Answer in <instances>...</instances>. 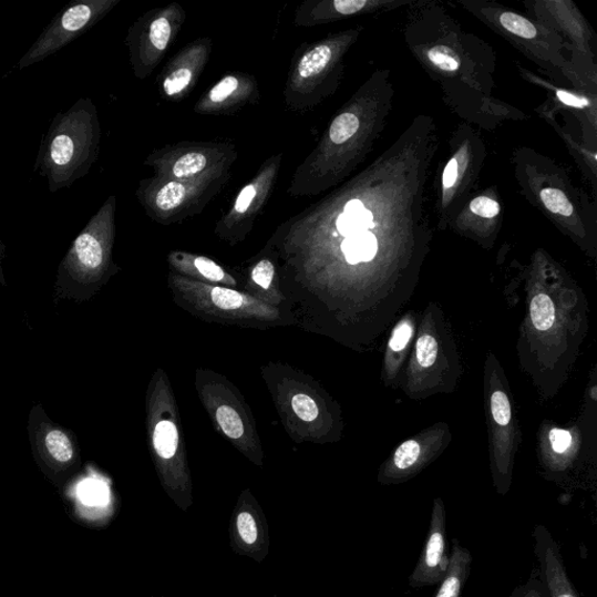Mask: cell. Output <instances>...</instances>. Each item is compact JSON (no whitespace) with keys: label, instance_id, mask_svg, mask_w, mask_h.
Listing matches in <instances>:
<instances>
[{"label":"cell","instance_id":"1","mask_svg":"<svg viewBox=\"0 0 597 597\" xmlns=\"http://www.w3.org/2000/svg\"><path fill=\"white\" fill-rule=\"evenodd\" d=\"M101 138L95 103L80 99L52 121L41 141L34 171L47 179L50 192L70 188L96 163Z\"/></svg>","mask_w":597,"mask_h":597},{"label":"cell","instance_id":"2","mask_svg":"<svg viewBox=\"0 0 597 597\" xmlns=\"http://www.w3.org/2000/svg\"><path fill=\"white\" fill-rule=\"evenodd\" d=\"M351 33L303 42L295 52L284 86V105L295 114H306L333 90L341 58L350 45Z\"/></svg>","mask_w":597,"mask_h":597},{"label":"cell","instance_id":"3","mask_svg":"<svg viewBox=\"0 0 597 597\" xmlns=\"http://www.w3.org/2000/svg\"><path fill=\"white\" fill-rule=\"evenodd\" d=\"M230 179L231 172L208 175L193 182L153 175L141 181L136 197L153 223L172 226L200 215Z\"/></svg>","mask_w":597,"mask_h":597},{"label":"cell","instance_id":"4","mask_svg":"<svg viewBox=\"0 0 597 597\" xmlns=\"http://www.w3.org/2000/svg\"><path fill=\"white\" fill-rule=\"evenodd\" d=\"M186 19V10L174 2L145 12L128 28L125 45L136 79L145 80L159 68Z\"/></svg>","mask_w":597,"mask_h":597},{"label":"cell","instance_id":"5","mask_svg":"<svg viewBox=\"0 0 597 597\" xmlns=\"http://www.w3.org/2000/svg\"><path fill=\"white\" fill-rule=\"evenodd\" d=\"M237 158L230 142H179L152 151L144 165L163 178L193 182L231 172Z\"/></svg>","mask_w":597,"mask_h":597},{"label":"cell","instance_id":"6","mask_svg":"<svg viewBox=\"0 0 597 597\" xmlns=\"http://www.w3.org/2000/svg\"><path fill=\"white\" fill-rule=\"evenodd\" d=\"M173 289L196 311L230 320L272 322L279 318L277 308L229 287L196 281L171 275Z\"/></svg>","mask_w":597,"mask_h":597},{"label":"cell","instance_id":"7","mask_svg":"<svg viewBox=\"0 0 597 597\" xmlns=\"http://www.w3.org/2000/svg\"><path fill=\"white\" fill-rule=\"evenodd\" d=\"M121 0H79L59 12L31 49L20 59L19 70L45 60L94 29Z\"/></svg>","mask_w":597,"mask_h":597},{"label":"cell","instance_id":"8","mask_svg":"<svg viewBox=\"0 0 597 597\" xmlns=\"http://www.w3.org/2000/svg\"><path fill=\"white\" fill-rule=\"evenodd\" d=\"M282 158L284 153L280 152L263 163L254 178L238 192L228 212L218 219L216 236L230 245L249 236L276 189Z\"/></svg>","mask_w":597,"mask_h":597},{"label":"cell","instance_id":"9","mask_svg":"<svg viewBox=\"0 0 597 597\" xmlns=\"http://www.w3.org/2000/svg\"><path fill=\"white\" fill-rule=\"evenodd\" d=\"M213 49V39L203 37L176 53L158 78L161 96L169 102H179L189 96L210 61Z\"/></svg>","mask_w":597,"mask_h":597},{"label":"cell","instance_id":"10","mask_svg":"<svg viewBox=\"0 0 597 597\" xmlns=\"http://www.w3.org/2000/svg\"><path fill=\"white\" fill-rule=\"evenodd\" d=\"M450 555L446 507L444 502L436 498L424 549L410 577L411 588L420 589L439 585L449 570Z\"/></svg>","mask_w":597,"mask_h":597},{"label":"cell","instance_id":"11","mask_svg":"<svg viewBox=\"0 0 597 597\" xmlns=\"http://www.w3.org/2000/svg\"><path fill=\"white\" fill-rule=\"evenodd\" d=\"M260 101L257 79L248 73L230 72L219 79L194 105L202 116H230Z\"/></svg>","mask_w":597,"mask_h":597},{"label":"cell","instance_id":"12","mask_svg":"<svg viewBox=\"0 0 597 597\" xmlns=\"http://www.w3.org/2000/svg\"><path fill=\"white\" fill-rule=\"evenodd\" d=\"M535 555L539 564V579L547 597H580L567 573L558 543L544 525L534 531Z\"/></svg>","mask_w":597,"mask_h":597},{"label":"cell","instance_id":"13","mask_svg":"<svg viewBox=\"0 0 597 597\" xmlns=\"http://www.w3.org/2000/svg\"><path fill=\"white\" fill-rule=\"evenodd\" d=\"M257 508L249 503L237 506L231 521L230 541L236 553L260 563L268 556L269 534L267 521Z\"/></svg>","mask_w":597,"mask_h":597},{"label":"cell","instance_id":"14","mask_svg":"<svg viewBox=\"0 0 597 597\" xmlns=\"http://www.w3.org/2000/svg\"><path fill=\"white\" fill-rule=\"evenodd\" d=\"M368 0H306L295 12V25L311 29L372 7Z\"/></svg>","mask_w":597,"mask_h":597},{"label":"cell","instance_id":"15","mask_svg":"<svg viewBox=\"0 0 597 597\" xmlns=\"http://www.w3.org/2000/svg\"><path fill=\"white\" fill-rule=\"evenodd\" d=\"M168 263L171 268L183 277L210 285L237 286L236 279L208 257L172 251L168 255Z\"/></svg>","mask_w":597,"mask_h":597},{"label":"cell","instance_id":"16","mask_svg":"<svg viewBox=\"0 0 597 597\" xmlns=\"http://www.w3.org/2000/svg\"><path fill=\"white\" fill-rule=\"evenodd\" d=\"M472 563L471 550L463 547L457 539H453L449 570L439 584L434 597H461L471 575Z\"/></svg>","mask_w":597,"mask_h":597},{"label":"cell","instance_id":"17","mask_svg":"<svg viewBox=\"0 0 597 597\" xmlns=\"http://www.w3.org/2000/svg\"><path fill=\"white\" fill-rule=\"evenodd\" d=\"M373 215L364 207L359 198H351L334 218L338 235L346 238L352 235L367 233L373 228Z\"/></svg>","mask_w":597,"mask_h":597},{"label":"cell","instance_id":"18","mask_svg":"<svg viewBox=\"0 0 597 597\" xmlns=\"http://www.w3.org/2000/svg\"><path fill=\"white\" fill-rule=\"evenodd\" d=\"M378 250V238L370 231L346 237L341 243V251L350 265L372 260Z\"/></svg>","mask_w":597,"mask_h":597},{"label":"cell","instance_id":"19","mask_svg":"<svg viewBox=\"0 0 597 597\" xmlns=\"http://www.w3.org/2000/svg\"><path fill=\"white\" fill-rule=\"evenodd\" d=\"M215 418L218 426L224 433L233 439L240 440L246 435V424L241 415L230 405H219L216 409Z\"/></svg>","mask_w":597,"mask_h":597},{"label":"cell","instance_id":"20","mask_svg":"<svg viewBox=\"0 0 597 597\" xmlns=\"http://www.w3.org/2000/svg\"><path fill=\"white\" fill-rule=\"evenodd\" d=\"M531 319L534 326L541 330H548L556 321V309L550 298L546 295H537L529 306Z\"/></svg>","mask_w":597,"mask_h":597},{"label":"cell","instance_id":"21","mask_svg":"<svg viewBox=\"0 0 597 597\" xmlns=\"http://www.w3.org/2000/svg\"><path fill=\"white\" fill-rule=\"evenodd\" d=\"M500 23L507 32L524 39H534L537 35V29L531 21L513 12H504L500 17Z\"/></svg>","mask_w":597,"mask_h":597},{"label":"cell","instance_id":"22","mask_svg":"<svg viewBox=\"0 0 597 597\" xmlns=\"http://www.w3.org/2000/svg\"><path fill=\"white\" fill-rule=\"evenodd\" d=\"M47 446L58 462L65 463L73 459L74 451L68 435L60 431H51L47 435Z\"/></svg>","mask_w":597,"mask_h":597},{"label":"cell","instance_id":"23","mask_svg":"<svg viewBox=\"0 0 597 597\" xmlns=\"http://www.w3.org/2000/svg\"><path fill=\"white\" fill-rule=\"evenodd\" d=\"M541 198L546 207L553 214L568 217L573 214V206L564 192L555 188H545L541 192Z\"/></svg>","mask_w":597,"mask_h":597},{"label":"cell","instance_id":"24","mask_svg":"<svg viewBox=\"0 0 597 597\" xmlns=\"http://www.w3.org/2000/svg\"><path fill=\"white\" fill-rule=\"evenodd\" d=\"M276 277V265L270 258H263L255 264L251 279L263 290H270Z\"/></svg>","mask_w":597,"mask_h":597},{"label":"cell","instance_id":"25","mask_svg":"<svg viewBox=\"0 0 597 597\" xmlns=\"http://www.w3.org/2000/svg\"><path fill=\"white\" fill-rule=\"evenodd\" d=\"M438 342L432 336L420 337L415 350L418 363L424 368L432 367L438 358Z\"/></svg>","mask_w":597,"mask_h":597},{"label":"cell","instance_id":"26","mask_svg":"<svg viewBox=\"0 0 597 597\" xmlns=\"http://www.w3.org/2000/svg\"><path fill=\"white\" fill-rule=\"evenodd\" d=\"M429 60L442 72L455 73L460 69L459 59L446 48L438 47L429 51Z\"/></svg>","mask_w":597,"mask_h":597},{"label":"cell","instance_id":"27","mask_svg":"<svg viewBox=\"0 0 597 597\" xmlns=\"http://www.w3.org/2000/svg\"><path fill=\"white\" fill-rule=\"evenodd\" d=\"M295 413L306 423H312L319 415V408L312 397L298 393L292 398Z\"/></svg>","mask_w":597,"mask_h":597},{"label":"cell","instance_id":"28","mask_svg":"<svg viewBox=\"0 0 597 597\" xmlns=\"http://www.w3.org/2000/svg\"><path fill=\"white\" fill-rule=\"evenodd\" d=\"M492 413L495 422L501 426H506L512 422V404L503 391H495L492 397Z\"/></svg>","mask_w":597,"mask_h":597},{"label":"cell","instance_id":"29","mask_svg":"<svg viewBox=\"0 0 597 597\" xmlns=\"http://www.w3.org/2000/svg\"><path fill=\"white\" fill-rule=\"evenodd\" d=\"M79 496L85 505H102L106 500L104 485L96 481L83 482L79 488Z\"/></svg>","mask_w":597,"mask_h":597},{"label":"cell","instance_id":"30","mask_svg":"<svg viewBox=\"0 0 597 597\" xmlns=\"http://www.w3.org/2000/svg\"><path fill=\"white\" fill-rule=\"evenodd\" d=\"M471 210L483 218H495L501 213V206L488 196L474 198L470 206Z\"/></svg>","mask_w":597,"mask_h":597},{"label":"cell","instance_id":"31","mask_svg":"<svg viewBox=\"0 0 597 597\" xmlns=\"http://www.w3.org/2000/svg\"><path fill=\"white\" fill-rule=\"evenodd\" d=\"M413 334L412 325L409 321L401 322L393 331L390 339L389 348L392 351H402L409 344Z\"/></svg>","mask_w":597,"mask_h":597},{"label":"cell","instance_id":"32","mask_svg":"<svg viewBox=\"0 0 597 597\" xmlns=\"http://www.w3.org/2000/svg\"><path fill=\"white\" fill-rule=\"evenodd\" d=\"M508 597H547L546 590L539 577H531L527 583L514 589Z\"/></svg>","mask_w":597,"mask_h":597},{"label":"cell","instance_id":"33","mask_svg":"<svg viewBox=\"0 0 597 597\" xmlns=\"http://www.w3.org/2000/svg\"><path fill=\"white\" fill-rule=\"evenodd\" d=\"M549 440L553 451L559 454L565 453L572 444V435L565 430L553 429L549 433Z\"/></svg>","mask_w":597,"mask_h":597},{"label":"cell","instance_id":"34","mask_svg":"<svg viewBox=\"0 0 597 597\" xmlns=\"http://www.w3.org/2000/svg\"><path fill=\"white\" fill-rule=\"evenodd\" d=\"M556 95L559 101H562L565 105L570 106V107L585 109L589 106L590 104V102L586 100L585 97L574 95L566 91H557Z\"/></svg>","mask_w":597,"mask_h":597},{"label":"cell","instance_id":"35","mask_svg":"<svg viewBox=\"0 0 597 597\" xmlns=\"http://www.w3.org/2000/svg\"><path fill=\"white\" fill-rule=\"evenodd\" d=\"M459 175V163L456 158H453L446 166L444 171V176H442V185L444 189L449 191L454 187L457 181Z\"/></svg>","mask_w":597,"mask_h":597}]
</instances>
